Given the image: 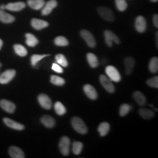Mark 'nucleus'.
Instances as JSON below:
<instances>
[{"instance_id":"1","label":"nucleus","mask_w":158,"mask_h":158,"mask_svg":"<svg viewBox=\"0 0 158 158\" xmlns=\"http://www.w3.org/2000/svg\"><path fill=\"white\" fill-rule=\"evenodd\" d=\"M72 125L74 130L77 131L79 134H85L88 132L87 126L84 121L79 117H74L72 119Z\"/></svg>"},{"instance_id":"2","label":"nucleus","mask_w":158,"mask_h":158,"mask_svg":"<svg viewBox=\"0 0 158 158\" xmlns=\"http://www.w3.org/2000/svg\"><path fill=\"white\" fill-rule=\"evenodd\" d=\"M97 11L100 15L106 21L113 22L115 20V16L113 11L106 6H100L97 8Z\"/></svg>"},{"instance_id":"3","label":"nucleus","mask_w":158,"mask_h":158,"mask_svg":"<svg viewBox=\"0 0 158 158\" xmlns=\"http://www.w3.org/2000/svg\"><path fill=\"white\" fill-rule=\"evenodd\" d=\"M106 73L111 81L119 82L121 80V75L118 70L113 66H108L106 68Z\"/></svg>"},{"instance_id":"4","label":"nucleus","mask_w":158,"mask_h":158,"mask_svg":"<svg viewBox=\"0 0 158 158\" xmlns=\"http://www.w3.org/2000/svg\"><path fill=\"white\" fill-rule=\"evenodd\" d=\"M104 35L105 37L106 43L108 46L112 47L113 42L115 43L116 44H120V40L118 37L111 31H109V30L105 31L104 32Z\"/></svg>"},{"instance_id":"5","label":"nucleus","mask_w":158,"mask_h":158,"mask_svg":"<svg viewBox=\"0 0 158 158\" xmlns=\"http://www.w3.org/2000/svg\"><path fill=\"white\" fill-rule=\"evenodd\" d=\"M70 141L68 136H63L60 139L59 147L60 151V152L64 156H68L70 152Z\"/></svg>"},{"instance_id":"6","label":"nucleus","mask_w":158,"mask_h":158,"mask_svg":"<svg viewBox=\"0 0 158 158\" xmlns=\"http://www.w3.org/2000/svg\"><path fill=\"white\" fill-rule=\"evenodd\" d=\"M80 35L81 36L83 39L85 41L87 45L89 46L90 48H93L96 46V40L90 32H89L87 30L83 29L81 31Z\"/></svg>"},{"instance_id":"7","label":"nucleus","mask_w":158,"mask_h":158,"mask_svg":"<svg viewBox=\"0 0 158 158\" xmlns=\"http://www.w3.org/2000/svg\"><path fill=\"white\" fill-rule=\"evenodd\" d=\"M16 71L14 69H9L0 74V83L2 85L7 84L14 78Z\"/></svg>"},{"instance_id":"8","label":"nucleus","mask_w":158,"mask_h":158,"mask_svg":"<svg viewBox=\"0 0 158 158\" xmlns=\"http://www.w3.org/2000/svg\"><path fill=\"white\" fill-rule=\"evenodd\" d=\"M100 81L102 87L107 91L108 93H113L115 92V87L111 81L110 79H108L105 75L102 74L100 76Z\"/></svg>"},{"instance_id":"9","label":"nucleus","mask_w":158,"mask_h":158,"mask_svg":"<svg viewBox=\"0 0 158 158\" xmlns=\"http://www.w3.org/2000/svg\"><path fill=\"white\" fill-rule=\"evenodd\" d=\"M147 21L144 17L139 15L136 18L135 27L138 32L143 33L147 29Z\"/></svg>"},{"instance_id":"10","label":"nucleus","mask_w":158,"mask_h":158,"mask_svg":"<svg viewBox=\"0 0 158 158\" xmlns=\"http://www.w3.org/2000/svg\"><path fill=\"white\" fill-rule=\"evenodd\" d=\"M40 106L46 110H50L52 106V102L49 97L45 94H40L38 97Z\"/></svg>"},{"instance_id":"11","label":"nucleus","mask_w":158,"mask_h":158,"mask_svg":"<svg viewBox=\"0 0 158 158\" xmlns=\"http://www.w3.org/2000/svg\"><path fill=\"white\" fill-rule=\"evenodd\" d=\"M57 6V2L56 0H49L45 6L42 8V15H48L51 14L54 8Z\"/></svg>"},{"instance_id":"12","label":"nucleus","mask_w":158,"mask_h":158,"mask_svg":"<svg viewBox=\"0 0 158 158\" xmlns=\"http://www.w3.org/2000/svg\"><path fill=\"white\" fill-rule=\"evenodd\" d=\"M26 6L25 2L19 1L16 2H11L8 3L6 5V9L9 11L14 12H18L22 11Z\"/></svg>"},{"instance_id":"13","label":"nucleus","mask_w":158,"mask_h":158,"mask_svg":"<svg viewBox=\"0 0 158 158\" xmlns=\"http://www.w3.org/2000/svg\"><path fill=\"white\" fill-rule=\"evenodd\" d=\"M83 90L85 94L90 99L95 100L98 97V93L95 88L90 85H85L83 87Z\"/></svg>"},{"instance_id":"14","label":"nucleus","mask_w":158,"mask_h":158,"mask_svg":"<svg viewBox=\"0 0 158 158\" xmlns=\"http://www.w3.org/2000/svg\"><path fill=\"white\" fill-rule=\"evenodd\" d=\"M0 106L6 112L10 114L14 113L16 108V106L14 103L4 99L0 101Z\"/></svg>"},{"instance_id":"15","label":"nucleus","mask_w":158,"mask_h":158,"mask_svg":"<svg viewBox=\"0 0 158 158\" xmlns=\"http://www.w3.org/2000/svg\"><path fill=\"white\" fill-rule=\"evenodd\" d=\"M4 123L6 124V126L11 128L14 130H18V131H22L25 129L24 125L19 123L12 120L11 119L8 118H4L3 119Z\"/></svg>"},{"instance_id":"16","label":"nucleus","mask_w":158,"mask_h":158,"mask_svg":"<svg viewBox=\"0 0 158 158\" xmlns=\"http://www.w3.org/2000/svg\"><path fill=\"white\" fill-rule=\"evenodd\" d=\"M31 26L36 30H41L48 27L49 23L42 19L33 18L31 20Z\"/></svg>"},{"instance_id":"17","label":"nucleus","mask_w":158,"mask_h":158,"mask_svg":"<svg viewBox=\"0 0 158 158\" xmlns=\"http://www.w3.org/2000/svg\"><path fill=\"white\" fill-rule=\"evenodd\" d=\"M124 65L125 68V73L128 75L132 73L135 66V61L132 57H127L124 59Z\"/></svg>"},{"instance_id":"18","label":"nucleus","mask_w":158,"mask_h":158,"mask_svg":"<svg viewBox=\"0 0 158 158\" xmlns=\"http://www.w3.org/2000/svg\"><path fill=\"white\" fill-rule=\"evenodd\" d=\"M9 154L12 158H24L25 154L20 148L12 146L9 149Z\"/></svg>"},{"instance_id":"19","label":"nucleus","mask_w":158,"mask_h":158,"mask_svg":"<svg viewBox=\"0 0 158 158\" xmlns=\"http://www.w3.org/2000/svg\"><path fill=\"white\" fill-rule=\"evenodd\" d=\"M28 5L35 10H41L45 4L44 0H28Z\"/></svg>"},{"instance_id":"20","label":"nucleus","mask_w":158,"mask_h":158,"mask_svg":"<svg viewBox=\"0 0 158 158\" xmlns=\"http://www.w3.org/2000/svg\"><path fill=\"white\" fill-rule=\"evenodd\" d=\"M40 121L42 124L45 125L46 128H53L56 124V121L55 119L50 115H44L41 119Z\"/></svg>"},{"instance_id":"21","label":"nucleus","mask_w":158,"mask_h":158,"mask_svg":"<svg viewBox=\"0 0 158 158\" xmlns=\"http://www.w3.org/2000/svg\"><path fill=\"white\" fill-rule=\"evenodd\" d=\"M15 18L11 14H8L4 10H0V21L5 23H14Z\"/></svg>"},{"instance_id":"22","label":"nucleus","mask_w":158,"mask_h":158,"mask_svg":"<svg viewBox=\"0 0 158 158\" xmlns=\"http://www.w3.org/2000/svg\"><path fill=\"white\" fill-rule=\"evenodd\" d=\"M134 98L135 99L137 104L140 106H143L146 104L147 98L141 91H136L133 94Z\"/></svg>"},{"instance_id":"23","label":"nucleus","mask_w":158,"mask_h":158,"mask_svg":"<svg viewBox=\"0 0 158 158\" xmlns=\"http://www.w3.org/2000/svg\"><path fill=\"white\" fill-rule=\"evenodd\" d=\"M25 38H26V44L29 47L33 48L39 44V40L33 34L27 33L25 34Z\"/></svg>"},{"instance_id":"24","label":"nucleus","mask_w":158,"mask_h":158,"mask_svg":"<svg viewBox=\"0 0 158 158\" xmlns=\"http://www.w3.org/2000/svg\"><path fill=\"white\" fill-rule=\"evenodd\" d=\"M87 60L91 68H96L99 64V62L97 57L92 53H88L87 54Z\"/></svg>"},{"instance_id":"25","label":"nucleus","mask_w":158,"mask_h":158,"mask_svg":"<svg viewBox=\"0 0 158 158\" xmlns=\"http://www.w3.org/2000/svg\"><path fill=\"white\" fill-rule=\"evenodd\" d=\"M110 130V125L107 122H102L98 127V131L102 136L107 134Z\"/></svg>"},{"instance_id":"26","label":"nucleus","mask_w":158,"mask_h":158,"mask_svg":"<svg viewBox=\"0 0 158 158\" xmlns=\"http://www.w3.org/2000/svg\"><path fill=\"white\" fill-rule=\"evenodd\" d=\"M139 113L142 117L145 119L152 118L155 115V113L153 111L147 108H141L139 110Z\"/></svg>"},{"instance_id":"27","label":"nucleus","mask_w":158,"mask_h":158,"mask_svg":"<svg viewBox=\"0 0 158 158\" xmlns=\"http://www.w3.org/2000/svg\"><path fill=\"white\" fill-rule=\"evenodd\" d=\"M14 49L17 55L21 57L26 56L28 54V51L27 49L20 44H15L14 46Z\"/></svg>"},{"instance_id":"28","label":"nucleus","mask_w":158,"mask_h":158,"mask_svg":"<svg viewBox=\"0 0 158 158\" xmlns=\"http://www.w3.org/2000/svg\"><path fill=\"white\" fill-rule=\"evenodd\" d=\"M149 69L152 73H156L158 70V59L157 57H152L149 63Z\"/></svg>"},{"instance_id":"29","label":"nucleus","mask_w":158,"mask_h":158,"mask_svg":"<svg viewBox=\"0 0 158 158\" xmlns=\"http://www.w3.org/2000/svg\"><path fill=\"white\" fill-rule=\"evenodd\" d=\"M54 108H55V112L59 115H63L66 113V108L60 102H55L54 105Z\"/></svg>"},{"instance_id":"30","label":"nucleus","mask_w":158,"mask_h":158,"mask_svg":"<svg viewBox=\"0 0 158 158\" xmlns=\"http://www.w3.org/2000/svg\"><path fill=\"white\" fill-rule=\"evenodd\" d=\"M51 82L53 85H57V86H62L65 84V80L63 79L62 77H60L57 76L52 75L51 77Z\"/></svg>"},{"instance_id":"31","label":"nucleus","mask_w":158,"mask_h":158,"mask_svg":"<svg viewBox=\"0 0 158 158\" xmlns=\"http://www.w3.org/2000/svg\"><path fill=\"white\" fill-rule=\"evenodd\" d=\"M55 60L59 65L63 67H68V62L65 56L62 54H57L55 56Z\"/></svg>"},{"instance_id":"32","label":"nucleus","mask_w":158,"mask_h":158,"mask_svg":"<svg viewBox=\"0 0 158 158\" xmlns=\"http://www.w3.org/2000/svg\"><path fill=\"white\" fill-rule=\"evenodd\" d=\"M55 44L57 46H66L69 45L68 40L64 36H59L56 37L54 40Z\"/></svg>"},{"instance_id":"33","label":"nucleus","mask_w":158,"mask_h":158,"mask_svg":"<svg viewBox=\"0 0 158 158\" xmlns=\"http://www.w3.org/2000/svg\"><path fill=\"white\" fill-rule=\"evenodd\" d=\"M50 55H34L31 57V62L33 67H35L37 63L41 60L42 59L46 57L49 56Z\"/></svg>"},{"instance_id":"34","label":"nucleus","mask_w":158,"mask_h":158,"mask_svg":"<svg viewBox=\"0 0 158 158\" xmlns=\"http://www.w3.org/2000/svg\"><path fill=\"white\" fill-rule=\"evenodd\" d=\"M83 147V145L81 142H74L73 143V147H72L73 153L74 155H79L82 151Z\"/></svg>"},{"instance_id":"35","label":"nucleus","mask_w":158,"mask_h":158,"mask_svg":"<svg viewBox=\"0 0 158 158\" xmlns=\"http://www.w3.org/2000/svg\"><path fill=\"white\" fill-rule=\"evenodd\" d=\"M115 1L116 7L119 11H124L127 10L128 4L125 0H115Z\"/></svg>"},{"instance_id":"36","label":"nucleus","mask_w":158,"mask_h":158,"mask_svg":"<svg viewBox=\"0 0 158 158\" xmlns=\"http://www.w3.org/2000/svg\"><path fill=\"white\" fill-rule=\"evenodd\" d=\"M131 110V107L130 105L127 104H123L119 108V113L120 116L124 117L125 115H127L129 113Z\"/></svg>"},{"instance_id":"37","label":"nucleus","mask_w":158,"mask_h":158,"mask_svg":"<svg viewBox=\"0 0 158 158\" xmlns=\"http://www.w3.org/2000/svg\"><path fill=\"white\" fill-rule=\"evenodd\" d=\"M147 85L153 88H158V77L155 76L151 79H149L147 81Z\"/></svg>"},{"instance_id":"38","label":"nucleus","mask_w":158,"mask_h":158,"mask_svg":"<svg viewBox=\"0 0 158 158\" xmlns=\"http://www.w3.org/2000/svg\"><path fill=\"white\" fill-rule=\"evenodd\" d=\"M52 69L57 73L61 74L63 73V69L60 66V65H59L57 63H53L52 66Z\"/></svg>"},{"instance_id":"39","label":"nucleus","mask_w":158,"mask_h":158,"mask_svg":"<svg viewBox=\"0 0 158 158\" xmlns=\"http://www.w3.org/2000/svg\"><path fill=\"white\" fill-rule=\"evenodd\" d=\"M153 25L156 28L158 27V14H155L153 17Z\"/></svg>"},{"instance_id":"40","label":"nucleus","mask_w":158,"mask_h":158,"mask_svg":"<svg viewBox=\"0 0 158 158\" xmlns=\"http://www.w3.org/2000/svg\"><path fill=\"white\" fill-rule=\"evenodd\" d=\"M5 9H6V5L2 4V5H1V6H0V10H5Z\"/></svg>"},{"instance_id":"41","label":"nucleus","mask_w":158,"mask_h":158,"mask_svg":"<svg viewBox=\"0 0 158 158\" xmlns=\"http://www.w3.org/2000/svg\"><path fill=\"white\" fill-rule=\"evenodd\" d=\"M2 45H3V41L0 39V50L1 49Z\"/></svg>"},{"instance_id":"42","label":"nucleus","mask_w":158,"mask_h":158,"mask_svg":"<svg viewBox=\"0 0 158 158\" xmlns=\"http://www.w3.org/2000/svg\"><path fill=\"white\" fill-rule=\"evenodd\" d=\"M156 46L158 47V32H156Z\"/></svg>"},{"instance_id":"43","label":"nucleus","mask_w":158,"mask_h":158,"mask_svg":"<svg viewBox=\"0 0 158 158\" xmlns=\"http://www.w3.org/2000/svg\"><path fill=\"white\" fill-rule=\"evenodd\" d=\"M150 1L153 2H158V0H150Z\"/></svg>"},{"instance_id":"44","label":"nucleus","mask_w":158,"mask_h":158,"mask_svg":"<svg viewBox=\"0 0 158 158\" xmlns=\"http://www.w3.org/2000/svg\"><path fill=\"white\" fill-rule=\"evenodd\" d=\"M1 66H2V64H1V63L0 62V68L1 67Z\"/></svg>"}]
</instances>
